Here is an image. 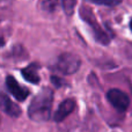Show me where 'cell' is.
<instances>
[{"label":"cell","instance_id":"6da1fadb","mask_svg":"<svg viewBox=\"0 0 132 132\" xmlns=\"http://www.w3.org/2000/svg\"><path fill=\"white\" fill-rule=\"evenodd\" d=\"M53 101V90L51 88H43L35 95L28 108V116L37 123H45L51 117V108Z\"/></svg>","mask_w":132,"mask_h":132},{"label":"cell","instance_id":"7a4b0ae2","mask_svg":"<svg viewBox=\"0 0 132 132\" xmlns=\"http://www.w3.org/2000/svg\"><path fill=\"white\" fill-rule=\"evenodd\" d=\"M79 13H80V18H81L82 20H84L85 22L92 28L94 37H95L96 41H97L100 44L107 45L110 41V37H109V35L102 29V27L98 24L97 20H96L94 13L90 11V8L87 7V6H81L80 7Z\"/></svg>","mask_w":132,"mask_h":132},{"label":"cell","instance_id":"3957f363","mask_svg":"<svg viewBox=\"0 0 132 132\" xmlns=\"http://www.w3.org/2000/svg\"><path fill=\"white\" fill-rule=\"evenodd\" d=\"M80 65H81V60L77 55L65 52L62 53L60 56H58L57 59L55 60L53 70L62 73V74L70 75L77 72L79 70Z\"/></svg>","mask_w":132,"mask_h":132},{"label":"cell","instance_id":"277c9868","mask_svg":"<svg viewBox=\"0 0 132 132\" xmlns=\"http://www.w3.org/2000/svg\"><path fill=\"white\" fill-rule=\"evenodd\" d=\"M107 100L117 111L124 112L130 105V98H129L128 94L124 92L119 90V89H110L107 93Z\"/></svg>","mask_w":132,"mask_h":132},{"label":"cell","instance_id":"5b68a950","mask_svg":"<svg viewBox=\"0 0 132 132\" xmlns=\"http://www.w3.org/2000/svg\"><path fill=\"white\" fill-rule=\"evenodd\" d=\"M6 88L20 102H23L29 95V90L26 87L21 86L13 75H7L6 77Z\"/></svg>","mask_w":132,"mask_h":132},{"label":"cell","instance_id":"8992f818","mask_svg":"<svg viewBox=\"0 0 132 132\" xmlns=\"http://www.w3.org/2000/svg\"><path fill=\"white\" fill-rule=\"evenodd\" d=\"M74 108H75V101L73 98H67V100L63 101L58 105V109L56 110L55 115H53V121L57 122V123L63 122L74 110Z\"/></svg>","mask_w":132,"mask_h":132},{"label":"cell","instance_id":"52a82bcc","mask_svg":"<svg viewBox=\"0 0 132 132\" xmlns=\"http://www.w3.org/2000/svg\"><path fill=\"white\" fill-rule=\"evenodd\" d=\"M1 108L5 114H7L13 118H18L22 114L21 108L18 104H15L6 94H1Z\"/></svg>","mask_w":132,"mask_h":132},{"label":"cell","instance_id":"ba28073f","mask_svg":"<svg viewBox=\"0 0 132 132\" xmlns=\"http://www.w3.org/2000/svg\"><path fill=\"white\" fill-rule=\"evenodd\" d=\"M39 67H41L39 64H37V63H31V64H29L28 66H26L24 68L21 70V74L24 78V80H27L28 82L37 85L41 81V78H39V74H38Z\"/></svg>","mask_w":132,"mask_h":132},{"label":"cell","instance_id":"9c48e42d","mask_svg":"<svg viewBox=\"0 0 132 132\" xmlns=\"http://www.w3.org/2000/svg\"><path fill=\"white\" fill-rule=\"evenodd\" d=\"M57 6H58V0H42V4H41L42 9L48 12V13L55 12Z\"/></svg>","mask_w":132,"mask_h":132},{"label":"cell","instance_id":"30bf717a","mask_svg":"<svg viewBox=\"0 0 132 132\" xmlns=\"http://www.w3.org/2000/svg\"><path fill=\"white\" fill-rule=\"evenodd\" d=\"M63 9L67 16H71L74 12V7L77 5V0H62Z\"/></svg>","mask_w":132,"mask_h":132},{"label":"cell","instance_id":"8fae6325","mask_svg":"<svg viewBox=\"0 0 132 132\" xmlns=\"http://www.w3.org/2000/svg\"><path fill=\"white\" fill-rule=\"evenodd\" d=\"M86 1L93 2L95 5H100V6H107V7H115L119 5L123 0H86Z\"/></svg>","mask_w":132,"mask_h":132},{"label":"cell","instance_id":"7c38bea8","mask_svg":"<svg viewBox=\"0 0 132 132\" xmlns=\"http://www.w3.org/2000/svg\"><path fill=\"white\" fill-rule=\"evenodd\" d=\"M51 82H52V84L56 86V88H59V87L64 84V82H63V80L60 79V78H58V77H51Z\"/></svg>","mask_w":132,"mask_h":132},{"label":"cell","instance_id":"4fadbf2b","mask_svg":"<svg viewBox=\"0 0 132 132\" xmlns=\"http://www.w3.org/2000/svg\"><path fill=\"white\" fill-rule=\"evenodd\" d=\"M130 29H131V31H132V19H131V21H130Z\"/></svg>","mask_w":132,"mask_h":132}]
</instances>
